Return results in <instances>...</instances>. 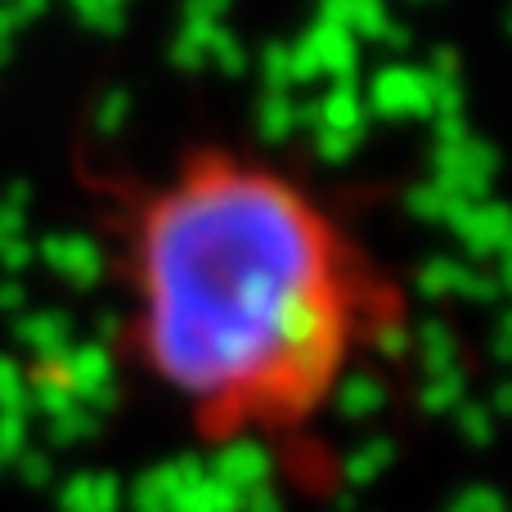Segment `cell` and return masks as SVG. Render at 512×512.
I'll use <instances>...</instances> for the list:
<instances>
[{
  "mask_svg": "<svg viewBox=\"0 0 512 512\" xmlns=\"http://www.w3.org/2000/svg\"><path fill=\"white\" fill-rule=\"evenodd\" d=\"M108 194L126 364L207 450L301 441L405 333L387 261L248 144H189Z\"/></svg>",
  "mask_w": 512,
  "mask_h": 512,
  "instance_id": "cell-1",
  "label": "cell"
}]
</instances>
